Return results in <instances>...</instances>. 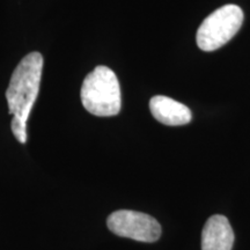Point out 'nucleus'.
Listing matches in <instances>:
<instances>
[{
	"label": "nucleus",
	"instance_id": "obj_1",
	"mask_svg": "<svg viewBox=\"0 0 250 250\" xmlns=\"http://www.w3.org/2000/svg\"><path fill=\"white\" fill-rule=\"evenodd\" d=\"M43 71V56L34 51L18 64L6 90L9 114L13 116L11 129L19 143L26 144L27 122L40 92Z\"/></svg>",
	"mask_w": 250,
	"mask_h": 250
},
{
	"label": "nucleus",
	"instance_id": "obj_2",
	"mask_svg": "<svg viewBox=\"0 0 250 250\" xmlns=\"http://www.w3.org/2000/svg\"><path fill=\"white\" fill-rule=\"evenodd\" d=\"M83 108L94 116L111 117L121 111V87L115 72L96 66L83 80L80 92Z\"/></svg>",
	"mask_w": 250,
	"mask_h": 250
},
{
	"label": "nucleus",
	"instance_id": "obj_3",
	"mask_svg": "<svg viewBox=\"0 0 250 250\" xmlns=\"http://www.w3.org/2000/svg\"><path fill=\"white\" fill-rule=\"evenodd\" d=\"M242 22L243 11L237 5L228 4L215 9L197 30V45L206 52L218 50L236 35Z\"/></svg>",
	"mask_w": 250,
	"mask_h": 250
},
{
	"label": "nucleus",
	"instance_id": "obj_4",
	"mask_svg": "<svg viewBox=\"0 0 250 250\" xmlns=\"http://www.w3.org/2000/svg\"><path fill=\"white\" fill-rule=\"evenodd\" d=\"M107 226L118 236L147 243L158 241L162 230L161 225L152 215L131 210L112 212L107 219Z\"/></svg>",
	"mask_w": 250,
	"mask_h": 250
},
{
	"label": "nucleus",
	"instance_id": "obj_5",
	"mask_svg": "<svg viewBox=\"0 0 250 250\" xmlns=\"http://www.w3.org/2000/svg\"><path fill=\"white\" fill-rule=\"evenodd\" d=\"M234 232L225 215L214 214L208 219L202 232V250H232Z\"/></svg>",
	"mask_w": 250,
	"mask_h": 250
},
{
	"label": "nucleus",
	"instance_id": "obj_6",
	"mask_svg": "<svg viewBox=\"0 0 250 250\" xmlns=\"http://www.w3.org/2000/svg\"><path fill=\"white\" fill-rule=\"evenodd\" d=\"M149 110L156 121L169 126H179L190 123L192 114L186 104L164 95L153 96L149 101Z\"/></svg>",
	"mask_w": 250,
	"mask_h": 250
}]
</instances>
